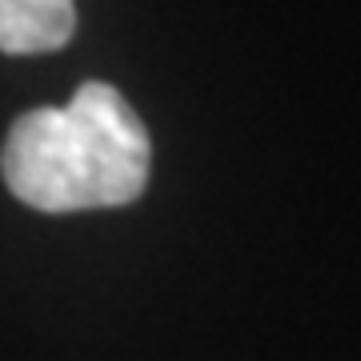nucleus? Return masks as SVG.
<instances>
[{
    "mask_svg": "<svg viewBox=\"0 0 361 361\" xmlns=\"http://www.w3.org/2000/svg\"><path fill=\"white\" fill-rule=\"evenodd\" d=\"M77 32L73 0H0V52L37 56L65 49Z\"/></svg>",
    "mask_w": 361,
    "mask_h": 361,
    "instance_id": "2",
    "label": "nucleus"
},
{
    "mask_svg": "<svg viewBox=\"0 0 361 361\" xmlns=\"http://www.w3.org/2000/svg\"><path fill=\"white\" fill-rule=\"evenodd\" d=\"M149 133L104 80H85L68 104H40L8 129L0 173L16 201L40 213L129 205L149 185Z\"/></svg>",
    "mask_w": 361,
    "mask_h": 361,
    "instance_id": "1",
    "label": "nucleus"
}]
</instances>
